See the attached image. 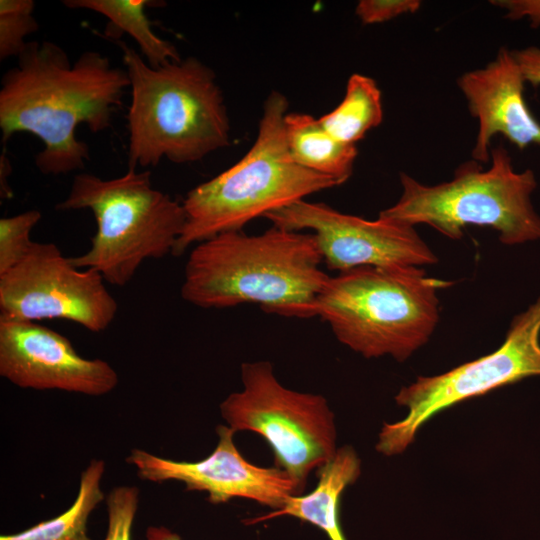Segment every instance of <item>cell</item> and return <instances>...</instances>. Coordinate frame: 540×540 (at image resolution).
<instances>
[{
	"label": "cell",
	"instance_id": "obj_1",
	"mask_svg": "<svg viewBox=\"0 0 540 540\" xmlns=\"http://www.w3.org/2000/svg\"><path fill=\"white\" fill-rule=\"evenodd\" d=\"M128 86L126 69L114 67L100 52H83L72 64L57 44L28 42L17 65L2 77V141L31 133L44 145L35 157L41 173L82 170L89 148L76 138V128L86 124L94 133L109 128Z\"/></svg>",
	"mask_w": 540,
	"mask_h": 540
},
{
	"label": "cell",
	"instance_id": "obj_2",
	"mask_svg": "<svg viewBox=\"0 0 540 540\" xmlns=\"http://www.w3.org/2000/svg\"><path fill=\"white\" fill-rule=\"evenodd\" d=\"M322 262L312 233L275 226L258 235L225 232L192 249L181 297L204 309L254 303L267 313L312 318L330 278Z\"/></svg>",
	"mask_w": 540,
	"mask_h": 540
},
{
	"label": "cell",
	"instance_id": "obj_3",
	"mask_svg": "<svg viewBox=\"0 0 540 540\" xmlns=\"http://www.w3.org/2000/svg\"><path fill=\"white\" fill-rule=\"evenodd\" d=\"M117 44L131 87L128 168L163 158L195 162L229 145V118L211 68L193 57L153 68L127 43Z\"/></svg>",
	"mask_w": 540,
	"mask_h": 540
},
{
	"label": "cell",
	"instance_id": "obj_4",
	"mask_svg": "<svg viewBox=\"0 0 540 540\" xmlns=\"http://www.w3.org/2000/svg\"><path fill=\"white\" fill-rule=\"evenodd\" d=\"M286 97L266 99L257 138L242 159L191 189L182 205L186 220L173 255L225 232L241 231L257 217L338 186L331 178L299 166L289 152L284 118Z\"/></svg>",
	"mask_w": 540,
	"mask_h": 540
},
{
	"label": "cell",
	"instance_id": "obj_5",
	"mask_svg": "<svg viewBox=\"0 0 540 540\" xmlns=\"http://www.w3.org/2000/svg\"><path fill=\"white\" fill-rule=\"evenodd\" d=\"M451 284L415 266L356 267L330 276L317 316L365 358L402 362L429 340L439 321L437 292Z\"/></svg>",
	"mask_w": 540,
	"mask_h": 540
},
{
	"label": "cell",
	"instance_id": "obj_6",
	"mask_svg": "<svg viewBox=\"0 0 540 540\" xmlns=\"http://www.w3.org/2000/svg\"><path fill=\"white\" fill-rule=\"evenodd\" d=\"M56 209L93 212L97 230L90 248L70 260L115 286H125L146 259L172 254L186 220L182 203L154 189L150 171L135 168L113 179L77 174Z\"/></svg>",
	"mask_w": 540,
	"mask_h": 540
},
{
	"label": "cell",
	"instance_id": "obj_7",
	"mask_svg": "<svg viewBox=\"0 0 540 540\" xmlns=\"http://www.w3.org/2000/svg\"><path fill=\"white\" fill-rule=\"evenodd\" d=\"M490 161L487 170L475 160L464 162L451 180L433 186L401 172V197L378 217L414 227L424 223L455 240L467 225L495 229L505 245L540 240V216L531 202L534 172L516 171L502 144L491 148Z\"/></svg>",
	"mask_w": 540,
	"mask_h": 540
},
{
	"label": "cell",
	"instance_id": "obj_8",
	"mask_svg": "<svg viewBox=\"0 0 540 540\" xmlns=\"http://www.w3.org/2000/svg\"><path fill=\"white\" fill-rule=\"evenodd\" d=\"M241 379L243 389L220 404L222 418L234 432L262 436L273 450L275 467L291 477L300 494L309 473L330 461L338 449L327 400L284 387L268 361L243 363Z\"/></svg>",
	"mask_w": 540,
	"mask_h": 540
},
{
	"label": "cell",
	"instance_id": "obj_9",
	"mask_svg": "<svg viewBox=\"0 0 540 540\" xmlns=\"http://www.w3.org/2000/svg\"><path fill=\"white\" fill-rule=\"evenodd\" d=\"M531 376H540V297L512 320L504 342L491 354L401 388L395 401L408 412L383 424L375 448L385 456L401 454L437 413Z\"/></svg>",
	"mask_w": 540,
	"mask_h": 540
},
{
	"label": "cell",
	"instance_id": "obj_10",
	"mask_svg": "<svg viewBox=\"0 0 540 540\" xmlns=\"http://www.w3.org/2000/svg\"><path fill=\"white\" fill-rule=\"evenodd\" d=\"M104 282L97 271L75 267L54 243L34 242L16 266L0 275V317L64 319L91 332L104 331L118 311Z\"/></svg>",
	"mask_w": 540,
	"mask_h": 540
},
{
	"label": "cell",
	"instance_id": "obj_11",
	"mask_svg": "<svg viewBox=\"0 0 540 540\" xmlns=\"http://www.w3.org/2000/svg\"><path fill=\"white\" fill-rule=\"evenodd\" d=\"M264 217L284 230L310 229L330 270L343 272L361 266L419 267L438 261L414 226L389 219L366 220L305 199Z\"/></svg>",
	"mask_w": 540,
	"mask_h": 540
},
{
	"label": "cell",
	"instance_id": "obj_12",
	"mask_svg": "<svg viewBox=\"0 0 540 540\" xmlns=\"http://www.w3.org/2000/svg\"><path fill=\"white\" fill-rule=\"evenodd\" d=\"M216 433L214 451L199 461H175L134 448L126 462L136 468L142 480L182 482L187 491L206 492L212 504L246 498L276 511L288 496L299 495L295 482L284 470L247 461L234 444L235 432L231 428L218 425Z\"/></svg>",
	"mask_w": 540,
	"mask_h": 540
},
{
	"label": "cell",
	"instance_id": "obj_13",
	"mask_svg": "<svg viewBox=\"0 0 540 540\" xmlns=\"http://www.w3.org/2000/svg\"><path fill=\"white\" fill-rule=\"evenodd\" d=\"M0 375L21 388L101 396L118 384L102 359L80 356L69 339L32 321L0 317Z\"/></svg>",
	"mask_w": 540,
	"mask_h": 540
},
{
	"label": "cell",
	"instance_id": "obj_14",
	"mask_svg": "<svg viewBox=\"0 0 540 540\" xmlns=\"http://www.w3.org/2000/svg\"><path fill=\"white\" fill-rule=\"evenodd\" d=\"M458 86L479 129L473 160L490 161L491 139L502 134L519 149L540 147V122L524 99L526 83L513 52L503 47L485 67L464 73Z\"/></svg>",
	"mask_w": 540,
	"mask_h": 540
},
{
	"label": "cell",
	"instance_id": "obj_15",
	"mask_svg": "<svg viewBox=\"0 0 540 540\" xmlns=\"http://www.w3.org/2000/svg\"><path fill=\"white\" fill-rule=\"evenodd\" d=\"M361 472V462L351 446L338 448L334 457L317 469L316 487L306 495H290L284 506L268 514L244 520L252 525L279 516H293L323 530L330 540H346L339 520L342 493Z\"/></svg>",
	"mask_w": 540,
	"mask_h": 540
},
{
	"label": "cell",
	"instance_id": "obj_16",
	"mask_svg": "<svg viewBox=\"0 0 540 540\" xmlns=\"http://www.w3.org/2000/svg\"><path fill=\"white\" fill-rule=\"evenodd\" d=\"M284 130L291 157L299 166L338 185L349 179L358 153L355 145L338 141L309 114L287 113Z\"/></svg>",
	"mask_w": 540,
	"mask_h": 540
},
{
	"label": "cell",
	"instance_id": "obj_17",
	"mask_svg": "<svg viewBox=\"0 0 540 540\" xmlns=\"http://www.w3.org/2000/svg\"><path fill=\"white\" fill-rule=\"evenodd\" d=\"M64 5L72 9H87L104 15L110 20L106 34L116 38L128 33L139 45L146 62L158 68L170 62L181 60L175 46L157 36L146 16L145 8L156 6L150 0H66Z\"/></svg>",
	"mask_w": 540,
	"mask_h": 540
},
{
	"label": "cell",
	"instance_id": "obj_18",
	"mask_svg": "<svg viewBox=\"0 0 540 540\" xmlns=\"http://www.w3.org/2000/svg\"><path fill=\"white\" fill-rule=\"evenodd\" d=\"M104 470L103 460H92L81 473L77 497L70 508L21 532L1 535L0 540H91L87 523L90 514L104 499L101 489Z\"/></svg>",
	"mask_w": 540,
	"mask_h": 540
},
{
	"label": "cell",
	"instance_id": "obj_19",
	"mask_svg": "<svg viewBox=\"0 0 540 540\" xmlns=\"http://www.w3.org/2000/svg\"><path fill=\"white\" fill-rule=\"evenodd\" d=\"M383 120L381 91L374 79L352 74L341 103L319 118L321 125L338 141L355 145Z\"/></svg>",
	"mask_w": 540,
	"mask_h": 540
},
{
	"label": "cell",
	"instance_id": "obj_20",
	"mask_svg": "<svg viewBox=\"0 0 540 540\" xmlns=\"http://www.w3.org/2000/svg\"><path fill=\"white\" fill-rule=\"evenodd\" d=\"M32 0L0 1V60L18 57L28 42L25 37L38 29Z\"/></svg>",
	"mask_w": 540,
	"mask_h": 540
},
{
	"label": "cell",
	"instance_id": "obj_21",
	"mask_svg": "<svg viewBox=\"0 0 540 540\" xmlns=\"http://www.w3.org/2000/svg\"><path fill=\"white\" fill-rule=\"evenodd\" d=\"M41 212L29 210L0 219V275L16 266L34 244L30 234L40 221Z\"/></svg>",
	"mask_w": 540,
	"mask_h": 540
},
{
	"label": "cell",
	"instance_id": "obj_22",
	"mask_svg": "<svg viewBox=\"0 0 540 540\" xmlns=\"http://www.w3.org/2000/svg\"><path fill=\"white\" fill-rule=\"evenodd\" d=\"M106 505L108 528L104 540H131L139 489L136 486L115 487L108 494Z\"/></svg>",
	"mask_w": 540,
	"mask_h": 540
},
{
	"label": "cell",
	"instance_id": "obj_23",
	"mask_svg": "<svg viewBox=\"0 0 540 540\" xmlns=\"http://www.w3.org/2000/svg\"><path fill=\"white\" fill-rule=\"evenodd\" d=\"M420 6L419 0H361L355 12L363 24H377L403 14H413Z\"/></svg>",
	"mask_w": 540,
	"mask_h": 540
},
{
	"label": "cell",
	"instance_id": "obj_24",
	"mask_svg": "<svg viewBox=\"0 0 540 540\" xmlns=\"http://www.w3.org/2000/svg\"><path fill=\"white\" fill-rule=\"evenodd\" d=\"M491 3L504 9L508 19L528 18L531 27L540 26V0H496Z\"/></svg>",
	"mask_w": 540,
	"mask_h": 540
},
{
	"label": "cell",
	"instance_id": "obj_25",
	"mask_svg": "<svg viewBox=\"0 0 540 540\" xmlns=\"http://www.w3.org/2000/svg\"><path fill=\"white\" fill-rule=\"evenodd\" d=\"M512 52L525 82L530 83L533 87L540 86V48L529 46Z\"/></svg>",
	"mask_w": 540,
	"mask_h": 540
},
{
	"label": "cell",
	"instance_id": "obj_26",
	"mask_svg": "<svg viewBox=\"0 0 540 540\" xmlns=\"http://www.w3.org/2000/svg\"><path fill=\"white\" fill-rule=\"evenodd\" d=\"M10 172V162L6 155L2 154L0 159V191L2 199H9L12 196V191L7 183V176L10 174Z\"/></svg>",
	"mask_w": 540,
	"mask_h": 540
},
{
	"label": "cell",
	"instance_id": "obj_27",
	"mask_svg": "<svg viewBox=\"0 0 540 540\" xmlns=\"http://www.w3.org/2000/svg\"><path fill=\"white\" fill-rule=\"evenodd\" d=\"M147 540H182L175 532L164 526H149L146 529Z\"/></svg>",
	"mask_w": 540,
	"mask_h": 540
}]
</instances>
